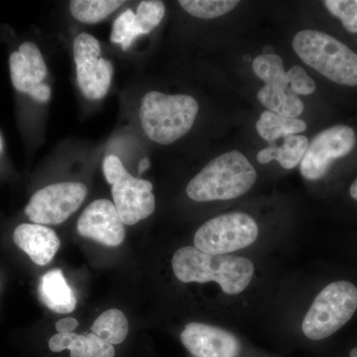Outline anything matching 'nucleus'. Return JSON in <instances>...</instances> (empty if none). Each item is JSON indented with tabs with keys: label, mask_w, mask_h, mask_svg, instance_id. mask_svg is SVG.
Segmentation results:
<instances>
[{
	"label": "nucleus",
	"mask_w": 357,
	"mask_h": 357,
	"mask_svg": "<svg viewBox=\"0 0 357 357\" xmlns=\"http://www.w3.org/2000/svg\"><path fill=\"white\" fill-rule=\"evenodd\" d=\"M257 178L255 167L237 150L220 155L195 176L187 185L195 202L229 201L243 196Z\"/></svg>",
	"instance_id": "2"
},
{
	"label": "nucleus",
	"mask_w": 357,
	"mask_h": 357,
	"mask_svg": "<svg viewBox=\"0 0 357 357\" xmlns=\"http://www.w3.org/2000/svg\"><path fill=\"white\" fill-rule=\"evenodd\" d=\"M172 269L182 283H215L230 297L246 292L256 275L255 263L248 257L206 255L191 245L174 253Z\"/></svg>",
	"instance_id": "1"
},
{
	"label": "nucleus",
	"mask_w": 357,
	"mask_h": 357,
	"mask_svg": "<svg viewBox=\"0 0 357 357\" xmlns=\"http://www.w3.org/2000/svg\"><path fill=\"white\" fill-rule=\"evenodd\" d=\"M91 331L112 345L119 344L128 337V321L126 314L119 310H107L96 319Z\"/></svg>",
	"instance_id": "19"
},
{
	"label": "nucleus",
	"mask_w": 357,
	"mask_h": 357,
	"mask_svg": "<svg viewBox=\"0 0 357 357\" xmlns=\"http://www.w3.org/2000/svg\"><path fill=\"white\" fill-rule=\"evenodd\" d=\"M259 227L255 218L243 211H232L211 218L199 227L194 248L211 255H229L256 243Z\"/></svg>",
	"instance_id": "7"
},
{
	"label": "nucleus",
	"mask_w": 357,
	"mask_h": 357,
	"mask_svg": "<svg viewBox=\"0 0 357 357\" xmlns=\"http://www.w3.org/2000/svg\"><path fill=\"white\" fill-rule=\"evenodd\" d=\"M32 98L39 102H47L51 98V89L48 84H40L33 88L28 93Z\"/></svg>",
	"instance_id": "29"
},
{
	"label": "nucleus",
	"mask_w": 357,
	"mask_h": 357,
	"mask_svg": "<svg viewBox=\"0 0 357 357\" xmlns=\"http://www.w3.org/2000/svg\"><path fill=\"white\" fill-rule=\"evenodd\" d=\"M328 10L342 21L347 31L357 33V0H326Z\"/></svg>",
	"instance_id": "26"
},
{
	"label": "nucleus",
	"mask_w": 357,
	"mask_h": 357,
	"mask_svg": "<svg viewBox=\"0 0 357 357\" xmlns=\"http://www.w3.org/2000/svg\"><path fill=\"white\" fill-rule=\"evenodd\" d=\"M149 159H148L147 157H145V158L141 160L139 167H138V171H139V174H142L143 172H144V171L146 170V169L149 168Z\"/></svg>",
	"instance_id": "31"
},
{
	"label": "nucleus",
	"mask_w": 357,
	"mask_h": 357,
	"mask_svg": "<svg viewBox=\"0 0 357 357\" xmlns=\"http://www.w3.org/2000/svg\"><path fill=\"white\" fill-rule=\"evenodd\" d=\"M253 70L256 76L265 84H289L287 73L284 70L283 60L276 54H263L253 61Z\"/></svg>",
	"instance_id": "22"
},
{
	"label": "nucleus",
	"mask_w": 357,
	"mask_h": 357,
	"mask_svg": "<svg viewBox=\"0 0 357 357\" xmlns=\"http://www.w3.org/2000/svg\"><path fill=\"white\" fill-rule=\"evenodd\" d=\"M357 288L349 281L328 284L312 301L302 321V333L311 340L330 337L354 317Z\"/></svg>",
	"instance_id": "5"
},
{
	"label": "nucleus",
	"mask_w": 357,
	"mask_h": 357,
	"mask_svg": "<svg viewBox=\"0 0 357 357\" xmlns=\"http://www.w3.org/2000/svg\"><path fill=\"white\" fill-rule=\"evenodd\" d=\"M123 3L119 0H73L70 10L79 22L95 24L105 20Z\"/></svg>",
	"instance_id": "20"
},
{
	"label": "nucleus",
	"mask_w": 357,
	"mask_h": 357,
	"mask_svg": "<svg viewBox=\"0 0 357 357\" xmlns=\"http://www.w3.org/2000/svg\"><path fill=\"white\" fill-rule=\"evenodd\" d=\"M289 84L296 95L309 96L316 91V83L307 76L306 70L300 66H294L287 72Z\"/></svg>",
	"instance_id": "27"
},
{
	"label": "nucleus",
	"mask_w": 357,
	"mask_h": 357,
	"mask_svg": "<svg viewBox=\"0 0 357 357\" xmlns=\"http://www.w3.org/2000/svg\"><path fill=\"white\" fill-rule=\"evenodd\" d=\"M49 349L53 352L69 349L70 357H93L91 344L86 335L75 333H58L49 340Z\"/></svg>",
	"instance_id": "24"
},
{
	"label": "nucleus",
	"mask_w": 357,
	"mask_h": 357,
	"mask_svg": "<svg viewBox=\"0 0 357 357\" xmlns=\"http://www.w3.org/2000/svg\"><path fill=\"white\" fill-rule=\"evenodd\" d=\"M258 100L270 112L297 119L304 112V103L289 84H265L257 95Z\"/></svg>",
	"instance_id": "16"
},
{
	"label": "nucleus",
	"mask_w": 357,
	"mask_h": 357,
	"mask_svg": "<svg viewBox=\"0 0 357 357\" xmlns=\"http://www.w3.org/2000/svg\"><path fill=\"white\" fill-rule=\"evenodd\" d=\"M38 294L41 302L51 311L70 314L76 309V295L66 281L61 269L51 270L42 276Z\"/></svg>",
	"instance_id": "15"
},
{
	"label": "nucleus",
	"mask_w": 357,
	"mask_h": 357,
	"mask_svg": "<svg viewBox=\"0 0 357 357\" xmlns=\"http://www.w3.org/2000/svg\"><path fill=\"white\" fill-rule=\"evenodd\" d=\"M165 13V6L162 1L147 0L140 2L135 13V29L138 37L153 31L161 23Z\"/></svg>",
	"instance_id": "23"
},
{
	"label": "nucleus",
	"mask_w": 357,
	"mask_h": 357,
	"mask_svg": "<svg viewBox=\"0 0 357 357\" xmlns=\"http://www.w3.org/2000/svg\"><path fill=\"white\" fill-rule=\"evenodd\" d=\"M13 241L39 266L48 265L61 246L60 239L53 229L36 223L18 225L14 230Z\"/></svg>",
	"instance_id": "13"
},
{
	"label": "nucleus",
	"mask_w": 357,
	"mask_h": 357,
	"mask_svg": "<svg viewBox=\"0 0 357 357\" xmlns=\"http://www.w3.org/2000/svg\"><path fill=\"white\" fill-rule=\"evenodd\" d=\"M0 149H1V139H0Z\"/></svg>",
	"instance_id": "34"
},
{
	"label": "nucleus",
	"mask_w": 357,
	"mask_h": 357,
	"mask_svg": "<svg viewBox=\"0 0 357 357\" xmlns=\"http://www.w3.org/2000/svg\"><path fill=\"white\" fill-rule=\"evenodd\" d=\"M351 357H357V347L356 349H352L351 351V354H349Z\"/></svg>",
	"instance_id": "33"
},
{
	"label": "nucleus",
	"mask_w": 357,
	"mask_h": 357,
	"mask_svg": "<svg viewBox=\"0 0 357 357\" xmlns=\"http://www.w3.org/2000/svg\"><path fill=\"white\" fill-rule=\"evenodd\" d=\"M86 195L88 188L82 183L63 182L47 185L33 195L26 206L25 213L36 225H60L79 210Z\"/></svg>",
	"instance_id": "8"
},
{
	"label": "nucleus",
	"mask_w": 357,
	"mask_h": 357,
	"mask_svg": "<svg viewBox=\"0 0 357 357\" xmlns=\"http://www.w3.org/2000/svg\"><path fill=\"white\" fill-rule=\"evenodd\" d=\"M301 60L333 83L357 86V54L326 33L302 30L293 40Z\"/></svg>",
	"instance_id": "4"
},
{
	"label": "nucleus",
	"mask_w": 357,
	"mask_h": 357,
	"mask_svg": "<svg viewBox=\"0 0 357 357\" xmlns=\"http://www.w3.org/2000/svg\"><path fill=\"white\" fill-rule=\"evenodd\" d=\"M198 112L192 96L149 91L141 102L140 123L150 140L169 145L191 130Z\"/></svg>",
	"instance_id": "3"
},
{
	"label": "nucleus",
	"mask_w": 357,
	"mask_h": 357,
	"mask_svg": "<svg viewBox=\"0 0 357 357\" xmlns=\"http://www.w3.org/2000/svg\"><path fill=\"white\" fill-rule=\"evenodd\" d=\"M188 13L202 20H213L230 13L239 3L236 0H181Z\"/></svg>",
	"instance_id": "21"
},
{
	"label": "nucleus",
	"mask_w": 357,
	"mask_h": 357,
	"mask_svg": "<svg viewBox=\"0 0 357 357\" xmlns=\"http://www.w3.org/2000/svg\"><path fill=\"white\" fill-rule=\"evenodd\" d=\"M309 144L306 136H287L284 138L282 146L272 144L260 150L257 154V161L261 164H267L276 160L284 169L291 170L299 165L306 154Z\"/></svg>",
	"instance_id": "17"
},
{
	"label": "nucleus",
	"mask_w": 357,
	"mask_h": 357,
	"mask_svg": "<svg viewBox=\"0 0 357 357\" xmlns=\"http://www.w3.org/2000/svg\"><path fill=\"white\" fill-rule=\"evenodd\" d=\"M138 38L135 29V13L131 9L122 13L112 25L110 41L121 45L122 50L126 51Z\"/></svg>",
	"instance_id": "25"
},
{
	"label": "nucleus",
	"mask_w": 357,
	"mask_h": 357,
	"mask_svg": "<svg viewBox=\"0 0 357 357\" xmlns=\"http://www.w3.org/2000/svg\"><path fill=\"white\" fill-rule=\"evenodd\" d=\"M11 81L18 91L29 93L33 88L43 84L47 76V66L38 47L26 42L20 50L13 52L9 58Z\"/></svg>",
	"instance_id": "14"
},
{
	"label": "nucleus",
	"mask_w": 357,
	"mask_h": 357,
	"mask_svg": "<svg viewBox=\"0 0 357 357\" xmlns=\"http://www.w3.org/2000/svg\"><path fill=\"white\" fill-rule=\"evenodd\" d=\"M102 169L107 183L112 185L114 204L124 225H136L154 213L156 199L149 181L131 176L114 155L105 157Z\"/></svg>",
	"instance_id": "6"
},
{
	"label": "nucleus",
	"mask_w": 357,
	"mask_h": 357,
	"mask_svg": "<svg viewBox=\"0 0 357 357\" xmlns=\"http://www.w3.org/2000/svg\"><path fill=\"white\" fill-rule=\"evenodd\" d=\"M356 144L354 129L335 126L314 136L300 163V172L307 181L319 180L326 175L333 162L351 153Z\"/></svg>",
	"instance_id": "10"
},
{
	"label": "nucleus",
	"mask_w": 357,
	"mask_h": 357,
	"mask_svg": "<svg viewBox=\"0 0 357 357\" xmlns=\"http://www.w3.org/2000/svg\"><path fill=\"white\" fill-rule=\"evenodd\" d=\"M349 195H351L352 199L357 201V178L356 181L352 183L351 188H349Z\"/></svg>",
	"instance_id": "32"
},
{
	"label": "nucleus",
	"mask_w": 357,
	"mask_h": 357,
	"mask_svg": "<svg viewBox=\"0 0 357 357\" xmlns=\"http://www.w3.org/2000/svg\"><path fill=\"white\" fill-rule=\"evenodd\" d=\"M181 342L196 357H238L241 352L236 335L208 324H188L181 333Z\"/></svg>",
	"instance_id": "12"
},
{
	"label": "nucleus",
	"mask_w": 357,
	"mask_h": 357,
	"mask_svg": "<svg viewBox=\"0 0 357 357\" xmlns=\"http://www.w3.org/2000/svg\"><path fill=\"white\" fill-rule=\"evenodd\" d=\"M114 204L109 199H96L86 206L77 223L79 236L93 239L109 248L123 243L126 232Z\"/></svg>",
	"instance_id": "11"
},
{
	"label": "nucleus",
	"mask_w": 357,
	"mask_h": 357,
	"mask_svg": "<svg viewBox=\"0 0 357 357\" xmlns=\"http://www.w3.org/2000/svg\"><path fill=\"white\" fill-rule=\"evenodd\" d=\"M102 48L95 37L82 33L74 41V59L77 67V86L86 98H105L112 84L114 67L100 57Z\"/></svg>",
	"instance_id": "9"
},
{
	"label": "nucleus",
	"mask_w": 357,
	"mask_h": 357,
	"mask_svg": "<svg viewBox=\"0 0 357 357\" xmlns=\"http://www.w3.org/2000/svg\"><path fill=\"white\" fill-rule=\"evenodd\" d=\"M91 344V354L93 357H114L115 349L114 345L107 340H102L93 333H86Z\"/></svg>",
	"instance_id": "28"
},
{
	"label": "nucleus",
	"mask_w": 357,
	"mask_h": 357,
	"mask_svg": "<svg viewBox=\"0 0 357 357\" xmlns=\"http://www.w3.org/2000/svg\"><path fill=\"white\" fill-rule=\"evenodd\" d=\"M306 129L307 123L304 121L277 114L270 110L263 112L256 123V130L269 145L275 144L280 138L302 133Z\"/></svg>",
	"instance_id": "18"
},
{
	"label": "nucleus",
	"mask_w": 357,
	"mask_h": 357,
	"mask_svg": "<svg viewBox=\"0 0 357 357\" xmlns=\"http://www.w3.org/2000/svg\"><path fill=\"white\" fill-rule=\"evenodd\" d=\"M79 326V321L74 318H65L59 319L56 323L55 328L58 333H74Z\"/></svg>",
	"instance_id": "30"
}]
</instances>
